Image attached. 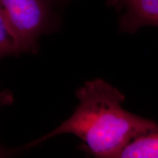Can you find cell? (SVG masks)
I'll use <instances>...</instances> for the list:
<instances>
[{
  "instance_id": "1",
  "label": "cell",
  "mask_w": 158,
  "mask_h": 158,
  "mask_svg": "<svg viewBox=\"0 0 158 158\" xmlns=\"http://www.w3.org/2000/svg\"><path fill=\"white\" fill-rule=\"evenodd\" d=\"M79 104L60 126L26 147L38 145L54 136L70 133L86 143L92 155L117 158L130 142L158 124L124 110V95L104 80L86 81L76 90Z\"/></svg>"
},
{
  "instance_id": "2",
  "label": "cell",
  "mask_w": 158,
  "mask_h": 158,
  "mask_svg": "<svg viewBox=\"0 0 158 158\" xmlns=\"http://www.w3.org/2000/svg\"><path fill=\"white\" fill-rule=\"evenodd\" d=\"M58 0H0L4 13L19 37L23 52L35 53L37 39L51 27Z\"/></svg>"
},
{
  "instance_id": "3",
  "label": "cell",
  "mask_w": 158,
  "mask_h": 158,
  "mask_svg": "<svg viewBox=\"0 0 158 158\" xmlns=\"http://www.w3.org/2000/svg\"><path fill=\"white\" fill-rule=\"evenodd\" d=\"M107 4L119 13V27L124 32L158 27V0H108Z\"/></svg>"
},
{
  "instance_id": "4",
  "label": "cell",
  "mask_w": 158,
  "mask_h": 158,
  "mask_svg": "<svg viewBox=\"0 0 158 158\" xmlns=\"http://www.w3.org/2000/svg\"><path fill=\"white\" fill-rule=\"evenodd\" d=\"M117 158H158V125L130 142Z\"/></svg>"
},
{
  "instance_id": "5",
  "label": "cell",
  "mask_w": 158,
  "mask_h": 158,
  "mask_svg": "<svg viewBox=\"0 0 158 158\" xmlns=\"http://www.w3.org/2000/svg\"><path fill=\"white\" fill-rule=\"evenodd\" d=\"M23 52L19 37L14 29L0 11V55L2 57Z\"/></svg>"
}]
</instances>
